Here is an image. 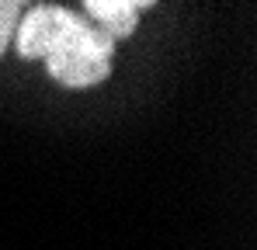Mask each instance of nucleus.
<instances>
[{"label":"nucleus","instance_id":"f257e3e1","mask_svg":"<svg viewBox=\"0 0 257 250\" xmlns=\"http://www.w3.org/2000/svg\"><path fill=\"white\" fill-rule=\"evenodd\" d=\"M111 56H115V42L84 18L77 32L45 59V66L52 80H59L63 87H94L108 77Z\"/></svg>","mask_w":257,"mask_h":250},{"label":"nucleus","instance_id":"20e7f679","mask_svg":"<svg viewBox=\"0 0 257 250\" xmlns=\"http://www.w3.org/2000/svg\"><path fill=\"white\" fill-rule=\"evenodd\" d=\"M18 21H21V7H18L14 0H0V56H4V49L14 39Z\"/></svg>","mask_w":257,"mask_h":250},{"label":"nucleus","instance_id":"7ed1b4c3","mask_svg":"<svg viewBox=\"0 0 257 250\" xmlns=\"http://www.w3.org/2000/svg\"><path fill=\"white\" fill-rule=\"evenodd\" d=\"M150 7V0H90L84 11L90 21L97 25V32H104L111 42L128 39L139 25V14Z\"/></svg>","mask_w":257,"mask_h":250},{"label":"nucleus","instance_id":"f03ea898","mask_svg":"<svg viewBox=\"0 0 257 250\" xmlns=\"http://www.w3.org/2000/svg\"><path fill=\"white\" fill-rule=\"evenodd\" d=\"M80 21L84 18L66 11V7H52V4L35 7L28 14H21V21L14 28V45H18V52L25 59H49L63 42L77 32Z\"/></svg>","mask_w":257,"mask_h":250}]
</instances>
